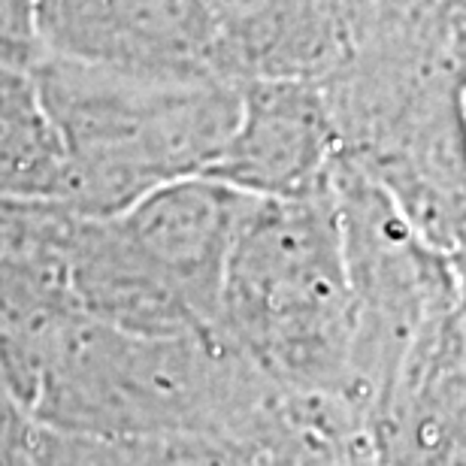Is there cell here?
<instances>
[{"label": "cell", "instance_id": "obj_1", "mask_svg": "<svg viewBox=\"0 0 466 466\" xmlns=\"http://www.w3.org/2000/svg\"><path fill=\"white\" fill-rule=\"evenodd\" d=\"M339 161L394 200L442 255L466 251V6L376 18L321 79Z\"/></svg>", "mask_w": 466, "mask_h": 466}, {"label": "cell", "instance_id": "obj_2", "mask_svg": "<svg viewBox=\"0 0 466 466\" xmlns=\"http://www.w3.org/2000/svg\"><path fill=\"white\" fill-rule=\"evenodd\" d=\"M46 431L148 440L239 424L279 397L218 330L137 333L73 312L18 363Z\"/></svg>", "mask_w": 466, "mask_h": 466}, {"label": "cell", "instance_id": "obj_3", "mask_svg": "<svg viewBox=\"0 0 466 466\" xmlns=\"http://www.w3.org/2000/svg\"><path fill=\"white\" fill-rule=\"evenodd\" d=\"M218 333L269 388L337 406L363 436L354 397L358 312L333 191L251 198L225 267Z\"/></svg>", "mask_w": 466, "mask_h": 466}, {"label": "cell", "instance_id": "obj_4", "mask_svg": "<svg viewBox=\"0 0 466 466\" xmlns=\"http://www.w3.org/2000/svg\"><path fill=\"white\" fill-rule=\"evenodd\" d=\"M34 73L67 155L76 216H116L164 185L207 176L239 121L242 82L218 70L43 55Z\"/></svg>", "mask_w": 466, "mask_h": 466}, {"label": "cell", "instance_id": "obj_5", "mask_svg": "<svg viewBox=\"0 0 466 466\" xmlns=\"http://www.w3.org/2000/svg\"><path fill=\"white\" fill-rule=\"evenodd\" d=\"M248 203L194 176L116 216L73 212L64 260L79 315L137 333L218 330L225 267Z\"/></svg>", "mask_w": 466, "mask_h": 466}, {"label": "cell", "instance_id": "obj_6", "mask_svg": "<svg viewBox=\"0 0 466 466\" xmlns=\"http://www.w3.org/2000/svg\"><path fill=\"white\" fill-rule=\"evenodd\" d=\"M330 191L358 312L354 397L367 436L370 418L409 349L458 309V285L451 258L409 225L358 167L337 157Z\"/></svg>", "mask_w": 466, "mask_h": 466}, {"label": "cell", "instance_id": "obj_7", "mask_svg": "<svg viewBox=\"0 0 466 466\" xmlns=\"http://www.w3.org/2000/svg\"><path fill=\"white\" fill-rule=\"evenodd\" d=\"M363 436L337 406L279 394L218 431L95 440L43 431L40 466H349Z\"/></svg>", "mask_w": 466, "mask_h": 466}, {"label": "cell", "instance_id": "obj_8", "mask_svg": "<svg viewBox=\"0 0 466 466\" xmlns=\"http://www.w3.org/2000/svg\"><path fill=\"white\" fill-rule=\"evenodd\" d=\"M339 157L321 82H242L239 121L207 179L260 200H303L330 191Z\"/></svg>", "mask_w": 466, "mask_h": 466}, {"label": "cell", "instance_id": "obj_9", "mask_svg": "<svg viewBox=\"0 0 466 466\" xmlns=\"http://www.w3.org/2000/svg\"><path fill=\"white\" fill-rule=\"evenodd\" d=\"M233 79H328L372 25L367 0H194Z\"/></svg>", "mask_w": 466, "mask_h": 466}, {"label": "cell", "instance_id": "obj_10", "mask_svg": "<svg viewBox=\"0 0 466 466\" xmlns=\"http://www.w3.org/2000/svg\"><path fill=\"white\" fill-rule=\"evenodd\" d=\"M36 27L43 55L137 70L228 73L194 0H36Z\"/></svg>", "mask_w": 466, "mask_h": 466}, {"label": "cell", "instance_id": "obj_11", "mask_svg": "<svg viewBox=\"0 0 466 466\" xmlns=\"http://www.w3.org/2000/svg\"><path fill=\"white\" fill-rule=\"evenodd\" d=\"M70 170L34 67L0 61V200L67 209Z\"/></svg>", "mask_w": 466, "mask_h": 466}, {"label": "cell", "instance_id": "obj_12", "mask_svg": "<svg viewBox=\"0 0 466 466\" xmlns=\"http://www.w3.org/2000/svg\"><path fill=\"white\" fill-rule=\"evenodd\" d=\"M40 418L0 358V466H40Z\"/></svg>", "mask_w": 466, "mask_h": 466}, {"label": "cell", "instance_id": "obj_13", "mask_svg": "<svg viewBox=\"0 0 466 466\" xmlns=\"http://www.w3.org/2000/svg\"><path fill=\"white\" fill-rule=\"evenodd\" d=\"M43 58L36 0H0V61L34 67Z\"/></svg>", "mask_w": 466, "mask_h": 466}, {"label": "cell", "instance_id": "obj_14", "mask_svg": "<svg viewBox=\"0 0 466 466\" xmlns=\"http://www.w3.org/2000/svg\"><path fill=\"white\" fill-rule=\"evenodd\" d=\"M376 18H415L445 6H466V0H367Z\"/></svg>", "mask_w": 466, "mask_h": 466}, {"label": "cell", "instance_id": "obj_15", "mask_svg": "<svg viewBox=\"0 0 466 466\" xmlns=\"http://www.w3.org/2000/svg\"><path fill=\"white\" fill-rule=\"evenodd\" d=\"M451 267H454V285H458V309L466 328V251L458 258H451Z\"/></svg>", "mask_w": 466, "mask_h": 466}, {"label": "cell", "instance_id": "obj_16", "mask_svg": "<svg viewBox=\"0 0 466 466\" xmlns=\"http://www.w3.org/2000/svg\"><path fill=\"white\" fill-rule=\"evenodd\" d=\"M349 466H379V463H376V458H372V454H370L367 445H360V449L354 451V458H351V463H349Z\"/></svg>", "mask_w": 466, "mask_h": 466}]
</instances>
